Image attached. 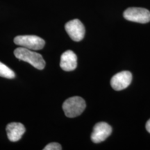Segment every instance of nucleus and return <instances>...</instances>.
<instances>
[{"mask_svg":"<svg viewBox=\"0 0 150 150\" xmlns=\"http://www.w3.org/2000/svg\"><path fill=\"white\" fill-rule=\"evenodd\" d=\"M86 106L85 100L81 97L75 96L68 98L63 104L65 115L68 117H75L80 115Z\"/></svg>","mask_w":150,"mask_h":150,"instance_id":"f03ea898","label":"nucleus"},{"mask_svg":"<svg viewBox=\"0 0 150 150\" xmlns=\"http://www.w3.org/2000/svg\"><path fill=\"white\" fill-rule=\"evenodd\" d=\"M17 59L27 62L38 70H43L45 67V61L41 54L25 47H18L14 51Z\"/></svg>","mask_w":150,"mask_h":150,"instance_id":"f257e3e1","label":"nucleus"},{"mask_svg":"<svg viewBox=\"0 0 150 150\" xmlns=\"http://www.w3.org/2000/svg\"><path fill=\"white\" fill-rule=\"evenodd\" d=\"M132 81V74L129 71H122L114 75L110 80V85L115 91L127 88Z\"/></svg>","mask_w":150,"mask_h":150,"instance_id":"0eeeda50","label":"nucleus"},{"mask_svg":"<svg viewBox=\"0 0 150 150\" xmlns=\"http://www.w3.org/2000/svg\"><path fill=\"white\" fill-rule=\"evenodd\" d=\"M146 129H147L148 132L150 133V119L146 123Z\"/></svg>","mask_w":150,"mask_h":150,"instance_id":"f8f14e48","label":"nucleus"},{"mask_svg":"<svg viewBox=\"0 0 150 150\" xmlns=\"http://www.w3.org/2000/svg\"><path fill=\"white\" fill-rule=\"evenodd\" d=\"M124 18L129 21L145 24L150 22V12L147 9L131 7L124 12Z\"/></svg>","mask_w":150,"mask_h":150,"instance_id":"20e7f679","label":"nucleus"},{"mask_svg":"<svg viewBox=\"0 0 150 150\" xmlns=\"http://www.w3.org/2000/svg\"><path fill=\"white\" fill-rule=\"evenodd\" d=\"M0 76L6 79H14L16 74L8 66L0 62Z\"/></svg>","mask_w":150,"mask_h":150,"instance_id":"9d476101","label":"nucleus"},{"mask_svg":"<svg viewBox=\"0 0 150 150\" xmlns=\"http://www.w3.org/2000/svg\"><path fill=\"white\" fill-rule=\"evenodd\" d=\"M44 150H61V145L57 142H51L48 144L43 149Z\"/></svg>","mask_w":150,"mask_h":150,"instance_id":"9b49d317","label":"nucleus"},{"mask_svg":"<svg viewBox=\"0 0 150 150\" xmlns=\"http://www.w3.org/2000/svg\"><path fill=\"white\" fill-rule=\"evenodd\" d=\"M14 42L17 45L31 50H42L45 45V41L42 38L34 35H18L14 38Z\"/></svg>","mask_w":150,"mask_h":150,"instance_id":"7ed1b4c3","label":"nucleus"},{"mask_svg":"<svg viewBox=\"0 0 150 150\" xmlns=\"http://www.w3.org/2000/svg\"><path fill=\"white\" fill-rule=\"evenodd\" d=\"M112 128L109 125L104 122L97 123L93 127L91 134V140L95 143L104 141L111 134Z\"/></svg>","mask_w":150,"mask_h":150,"instance_id":"423d86ee","label":"nucleus"},{"mask_svg":"<svg viewBox=\"0 0 150 150\" xmlns=\"http://www.w3.org/2000/svg\"><path fill=\"white\" fill-rule=\"evenodd\" d=\"M6 130L8 140L11 142H17L21 139L26 129L21 123L11 122L7 125Z\"/></svg>","mask_w":150,"mask_h":150,"instance_id":"1a4fd4ad","label":"nucleus"},{"mask_svg":"<svg viewBox=\"0 0 150 150\" xmlns=\"http://www.w3.org/2000/svg\"><path fill=\"white\" fill-rule=\"evenodd\" d=\"M60 66L62 70L67 72L74 70L77 67V56L74 52L67 50L62 54Z\"/></svg>","mask_w":150,"mask_h":150,"instance_id":"6e6552de","label":"nucleus"},{"mask_svg":"<svg viewBox=\"0 0 150 150\" xmlns=\"http://www.w3.org/2000/svg\"><path fill=\"white\" fill-rule=\"evenodd\" d=\"M65 29L70 38L75 42L83 40L85 35V27L83 23L78 19L70 20L65 25Z\"/></svg>","mask_w":150,"mask_h":150,"instance_id":"39448f33","label":"nucleus"}]
</instances>
